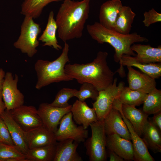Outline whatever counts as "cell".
<instances>
[{
  "label": "cell",
  "instance_id": "6da1fadb",
  "mask_svg": "<svg viewBox=\"0 0 161 161\" xmlns=\"http://www.w3.org/2000/svg\"><path fill=\"white\" fill-rule=\"evenodd\" d=\"M91 0H64L55 19L58 37L64 43L80 38L88 18Z\"/></svg>",
  "mask_w": 161,
  "mask_h": 161
},
{
  "label": "cell",
  "instance_id": "7a4b0ae2",
  "mask_svg": "<svg viewBox=\"0 0 161 161\" xmlns=\"http://www.w3.org/2000/svg\"><path fill=\"white\" fill-rule=\"evenodd\" d=\"M108 56L107 52L100 51L96 58L89 63L66 64L65 72L69 77L76 79L78 83H90L99 91L106 89L114 80L115 73L108 66Z\"/></svg>",
  "mask_w": 161,
  "mask_h": 161
},
{
  "label": "cell",
  "instance_id": "3957f363",
  "mask_svg": "<svg viewBox=\"0 0 161 161\" xmlns=\"http://www.w3.org/2000/svg\"><path fill=\"white\" fill-rule=\"evenodd\" d=\"M87 31L91 37L98 43H107L114 49V59L120 63L122 56L126 55L134 56L136 55L131 49V46L136 43L147 42L146 38L135 32L123 34L114 30L107 29L95 22L86 26Z\"/></svg>",
  "mask_w": 161,
  "mask_h": 161
},
{
  "label": "cell",
  "instance_id": "277c9868",
  "mask_svg": "<svg viewBox=\"0 0 161 161\" xmlns=\"http://www.w3.org/2000/svg\"><path fill=\"white\" fill-rule=\"evenodd\" d=\"M69 46L66 42L60 55L55 60L50 61L38 60L35 63L34 69L37 76L35 88L40 89L54 83L73 80L66 73L65 66L70 61L68 56Z\"/></svg>",
  "mask_w": 161,
  "mask_h": 161
},
{
  "label": "cell",
  "instance_id": "5b68a950",
  "mask_svg": "<svg viewBox=\"0 0 161 161\" xmlns=\"http://www.w3.org/2000/svg\"><path fill=\"white\" fill-rule=\"evenodd\" d=\"M41 31L40 25L34 22L32 18L25 16L21 27L20 34L14 43V46L29 57H33L37 52V48L39 45L38 38Z\"/></svg>",
  "mask_w": 161,
  "mask_h": 161
},
{
  "label": "cell",
  "instance_id": "8992f818",
  "mask_svg": "<svg viewBox=\"0 0 161 161\" xmlns=\"http://www.w3.org/2000/svg\"><path fill=\"white\" fill-rule=\"evenodd\" d=\"M91 136L85 141L86 154L90 161L106 160V135L103 120L92 123L89 125Z\"/></svg>",
  "mask_w": 161,
  "mask_h": 161
},
{
  "label": "cell",
  "instance_id": "52a82bcc",
  "mask_svg": "<svg viewBox=\"0 0 161 161\" xmlns=\"http://www.w3.org/2000/svg\"><path fill=\"white\" fill-rule=\"evenodd\" d=\"M117 83V78H115L112 84L99 91L96 100L92 103L99 121H103L109 113L125 87L123 82L121 81L118 85Z\"/></svg>",
  "mask_w": 161,
  "mask_h": 161
},
{
  "label": "cell",
  "instance_id": "ba28073f",
  "mask_svg": "<svg viewBox=\"0 0 161 161\" xmlns=\"http://www.w3.org/2000/svg\"><path fill=\"white\" fill-rule=\"evenodd\" d=\"M59 125V127L54 133L57 141L70 139L80 143L88 138V131L82 126H78L75 123L71 112L62 117Z\"/></svg>",
  "mask_w": 161,
  "mask_h": 161
},
{
  "label": "cell",
  "instance_id": "9c48e42d",
  "mask_svg": "<svg viewBox=\"0 0 161 161\" xmlns=\"http://www.w3.org/2000/svg\"><path fill=\"white\" fill-rule=\"evenodd\" d=\"M18 76L14 78L10 72L5 73L2 88L3 100L6 109L10 111L24 105V96L18 89Z\"/></svg>",
  "mask_w": 161,
  "mask_h": 161
},
{
  "label": "cell",
  "instance_id": "30bf717a",
  "mask_svg": "<svg viewBox=\"0 0 161 161\" xmlns=\"http://www.w3.org/2000/svg\"><path fill=\"white\" fill-rule=\"evenodd\" d=\"M9 111L13 119L24 131L43 125L37 109L33 106L23 105Z\"/></svg>",
  "mask_w": 161,
  "mask_h": 161
},
{
  "label": "cell",
  "instance_id": "8fae6325",
  "mask_svg": "<svg viewBox=\"0 0 161 161\" xmlns=\"http://www.w3.org/2000/svg\"><path fill=\"white\" fill-rule=\"evenodd\" d=\"M72 105H69L64 107H58L47 103L40 104L37 111L43 125L54 133L57 129L62 117L71 112Z\"/></svg>",
  "mask_w": 161,
  "mask_h": 161
},
{
  "label": "cell",
  "instance_id": "7c38bea8",
  "mask_svg": "<svg viewBox=\"0 0 161 161\" xmlns=\"http://www.w3.org/2000/svg\"><path fill=\"white\" fill-rule=\"evenodd\" d=\"M106 135L116 134L122 137L131 141L128 128L118 109L114 106L103 120Z\"/></svg>",
  "mask_w": 161,
  "mask_h": 161
},
{
  "label": "cell",
  "instance_id": "4fadbf2b",
  "mask_svg": "<svg viewBox=\"0 0 161 161\" xmlns=\"http://www.w3.org/2000/svg\"><path fill=\"white\" fill-rule=\"evenodd\" d=\"M122 104L120 102H117L114 106L119 110L129 131L134 149V160L136 161H155L150 154L143 139L136 132L130 123L123 114L121 109Z\"/></svg>",
  "mask_w": 161,
  "mask_h": 161
},
{
  "label": "cell",
  "instance_id": "5bb4252c",
  "mask_svg": "<svg viewBox=\"0 0 161 161\" xmlns=\"http://www.w3.org/2000/svg\"><path fill=\"white\" fill-rule=\"evenodd\" d=\"M24 138L28 149L56 144L54 133L42 125L25 131Z\"/></svg>",
  "mask_w": 161,
  "mask_h": 161
},
{
  "label": "cell",
  "instance_id": "9a60e30c",
  "mask_svg": "<svg viewBox=\"0 0 161 161\" xmlns=\"http://www.w3.org/2000/svg\"><path fill=\"white\" fill-rule=\"evenodd\" d=\"M127 67L129 88L147 94L156 88L155 79L145 73L140 72L132 66Z\"/></svg>",
  "mask_w": 161,
  "mask_h": 161
},
{
  "label": "cell",
  "instance_id": "2e32d148",
  "mask_svg": "<svg viewBox=\"0 0 161 161\" xmlns=\"http://www.w3.org/2000/svg\"><path fill=\"white\" fill-rule=\"evenodd\" d=\"M119 64L120 67L117 72L121 77L125 75L123 67L124 66L137 68L143 73L155 79L159 78L161 76V63H141L137 61L134 56L124 55L121 58Z\"/></svg>",
  "mask_w": 161,
  "mask_h": 161
},
{
  "label": "cell",
  "instance_id": "e0dca14e",
  "mask_svg": "<svg viewBox=\"0 0 161 161\" xmlns=\"http://www.w3.org/2000/svg\"><path fill=\"white\" fill-rule=\"evenodd\" d=\"M106 148L124 160L134 159V151L132 142L116 134L106 135Z\"/></svg>",
  "mask_w": 161,
  "mask_h": 161
},
{
  "label": "cell",
  "instance_id": "ac0fdd59",
  "mask_svg": "<svg viewBox=\"0 0 161 161\" xmlns=\"http://www.w3.org/2000/svg\"><path fill=\"white\" fill-rule=\"evenodd\" d=\"M0 117L7 126L15 146L26 155L29 149L25 142V131L13 119L9 111L6 109Z\"/></svg>",
  "mask_w": 161,
  "mask_h": 161
},
{
  "label": "cell",
  "instance_id": "d6986e66",
  "mask_svg": "<svg viewBox=\"0 0 161 161\" xmlns=\"http://www.w3.org/2000/svg\"><path fill=\"white\" fill-rule=\"evenodd\" d=\"M71 112L76 123L86 129L91 123L98 121L94 108L89 107L85 101L77 100L72 105Z\"/></svg>",
  "mask_w": 161,
  "mask_h": 161
},
{
  "label": "cell",
  "instance_id": "ffe728a7",
  "mask_svg": "<svg viewBox=\"0 0 161 161\" xmlns=\"http://www.w3.org/2000/svg\"><path fill=\"white\" fill-rule=\"evenodd\" d=\"M123 5L120 0H110L100 6L99 23L105 28L114 30L115 21Z\"/></svg>",
  "mask_w": 161,
  "mask_h": 161
},
{
  "label": "cell",
  "instance_id": "44dd1931",
  "mask_svg": "<svg viewBox=\"0 0 161 161\" xmlns=\"http://www.w3.org/2000/svg\"><path fill=\"white\" fill-rule=\"evenodd\" d=\"M79 143L70 139L57 142L53 161H83L77 151Z\"/></svg>",
  "mask_w": 161,
  "mask_h": 161
},
{
  "label": "cell",
  "instance_id": "7402d4cb",
  "mask_svg": "<svg viewBox=\"0 0 161 161\" xmlns=\"http://www.w3.org/2000/svg\"><path fill=\"white\" fill-rule=\"evenodd\" d=\"M131 49L137 54L135 57L137 61L145 64L161 62V46L154 47L150 44H133Z\"/></svg>",
  "mask_w": 161,
  "mask_h": 161
},
{
  "label": "cell",
  "instance_id": "603a6c76",
  "mask_svg": "<svg viewBox=\"0 0 161 161\" xmlns=\"http://www.w3.org/2000/svg\"><path fill=\"white\" fill-rule=\"evenodd\" d=\"M121 109L123 115L130 123L136 132L140 137L142 136L148 115L135 106L126 104H122Z\"/></svg>",
  "mask_w": 161,
  "mask_h": 161
},
{
  "label": "cell",
  "instance_id": "cb8c5ba5",
  "mask_svg": "<svg viewBox=\"0 0 161 161\" xmlns=\"http://www.w3.org/2000/svg\"><path fill=\"white\" fill-rule=\"evenodd\" d=\"M57 29V26L54 18V13L53 11H51L49 13L45 28L38 38L39 41L44 43L42 46L50 47L57 50L62 49V46L58 44L56 37Z\"/></svg>",
  "mask_w": 161,
  "mask_h": 161
},
{
  "label": "cell",
  "instance_id": "d4e9b609",
  "mask_svg": "<svg viewBox=\"0 0 161 161\" xmlns=\"http://www.w3.org/2000/svg\"><path fill=\"white\" fill-rule=\"evenodd\" d=\"M142 138L148 148L155 153L161 152V131L150 121L144 128Z\"/></svg>",
  "mask_w": 161,
  "mask_h": 161
},
{
  "label": "cell",
  "instance_id": "484cf974",
  "mask_svg": "<svg viewBox=\"0 0 161 161\" xmlns=\"http://www.w3.org/2000/svg\"><path fill=\"white\" fill-rule=\"evenodd\" d=\"M136 15L129 7L123 6L116 19L114 30L123 34H129Z\"/></svg>",
  "mask_w": 161,
  "mask_h": 161
},
{
  "label": "cell",
  "instance_id": "4316f807",
  "mask_svg": "<svg viewBox=\"0 0 161 161\" xmlns=\"http://www.w3.org/2000/svg\"><path fill=\"white\" fill-rule=\"evenodd\" d=\"M62 0H24L21 5V13L33 19L39 17L44 8L49 3Z\"/></svg>",
  "mask_w": 161,
  "mask_h": 161
},
{
  "label": "cell",
  "instance_id": "83f0119b",
  "mask_svg": "<svg viewBox=\"0 0 161 161\" xmlns=\"http://www.w3.org/2000/svg\"><path fill=\"white\" fill-rule=\"evenodd\" d=\"M56 144L29 149L26 155L28 161H53Z\"/></svg>",
  "mask_w": 161,
  "mask_h": 161
},
{
  "label": "cell",
  "instance_id": "f1b7e54d",
  "mask_svg": "<svg viewBox=\"0 0 161 161\" xmlns=\"http://www.w3.org/2000/svg\"><path fill=\"white\" fill-rule=\"evenodd\" d=\"M143 103L142 111L148 115L161 111V90L155 88L147 94Z\"/></svg>",
  "mask_w": 161,
  "mask_h": 161
},
{
  "label": "cell",
  "instance_id": "f546056e",
  "mask_svg": "<svg viewBox=\"0 0 161 161\" xmlns=\"http://www.w3.org/2000/svg\"><path fill=\"white\" fill-rule=\"evenodd\" d=\"M146 94L131 89L128 87H124L118 99L122 103L134 106L143 104Z\"/></svg>",
  "mask_w": 161,
  "mask_h": 161
},
{
  "label": "cell",
  "instance_id": "4dcf8cb0",
  "mask_svg": "<svg viewBox=\"0 0 161 161\" xmlns=\"http://www.w3.org/2000/svg\"><path fill=\"white\" fill-rule=\"evenodd\" d=\"M0 161H28L26 154L14 145L0 142Z\"/></svg>",
  "mask_w": 161,
  "mask_h": 161
},
{
  "label": "cell",
  "instance_id": "1f68e13d",
  "mask_svg": "<svg viewBox=\"0 0 161 161\" xmlns=\"http://www.w3.org/2000/svg\"><path fill=\"white\" fill-rule=\"evenodd\" d=\"M99 94V91L92 84L88 83L82 84L79 90H77L74 93V97L78 100L84 101L87 99L90 98L95 100Z\"/></svg>",
  "mask_w": 161,
  "mask_h": 161
},
{
  "label": "cell",
  "instance_id": "d6a6232c",
  "mask_svg": "<svg viewBox=\"0 0 161 161\" xmlns=\"http://www.w3.org/2000/svg\"><path fill=\"white\" fill-rule=\"evenodd\" d=\"M77 90L67 88L61 89L56 94L54 101L50 104L52 106L58 107L68 106L69 105L68 101L74 97V93Z\"/></svg>",
  "mask_w": 161,
  "mask_h": 161
},
{
  "label": "cell",
  "instance_id": "836d02e7",
  "mask_svg": "<svg viewBox=\"0 0 161 161\" xmlns=\"http://www.w3.org/2000/svg\"><path fill=\"white\" fill-rule=\"evenodd\" d=\"M144 19L143 22L145 27H149L151 24L161 21V14L152 8L143 13Z\"/></svg>",
  "mask_w": 161,
  "mask_h": 161
},
{
  "label": "cell",
  "instance_id": "e575fe53",
  "mask_svg": "<svg viewBox=\"0 0 161 161\" xmlns=\"http://www.w3.org/2000/svg\"><path fill=\"white\" fill-rule=\"evenodd\" d=\"M0 142L9 145H14L7 127L0 117Z\"/></svg>",
  "mask_w": 161,
  "mask_h": 161
},
{
  "label": "cell",
  "instance_id": "d590c367",
  "mask_svg": "<svg viewBox=\"0 0 161 161\" xmlns=\"http://www.w3.org/2000/svg\"><path fill=\"white\" fill-rule=\"evenodd\" d=\"M153 117L150 121L160 131H161V111L153 114Z\"/></svg>",
  "mask_w": 161,
  "mask_h": 161
},
{
  "label": "cell",
  "instance_id": "8d00e7d4",
  "mask_svg": "<svg viewBox=\"0 0 161 161\" xmlns=\"http://www.w3.org/2000/svg\"><path fill=\"white\" fill-rule=\"evenodd\" d=\"M109 157L110 161H124V160L114 152L109 150Z\"/></svg>",
  "mask_w": 161,
  "mask_h": 161
},
{
  "label": "cell",
  "instance_id": "74e56055",
  "mask_svg": "<svg viewBox=\"0 0 161 161\" xmlns=\"http://www.w3.org/2000/svg\"><path fill=\"white\" fill-rule=\"evenodd\" d=\"M6 109L5 104L3 100L2 90H0V114Z\"/></svg>",
  "mask_w": 161,
  "mask_h": 161
},
{
  "label": "cell",
  "instance_id": "f35d334b",
  "mask_svg": "<svg viewBox=\"0 0 161 161\" xmlns=\"http://www.w3.org/2000/svg\"><path fill=\"white\" fill-rule=\"evenodd\" d=\"M5 73L2 68H0V90H2Z\"/></svg>",
  "mask_w": 161,
  "mask_h": 161
}]
</instances>
